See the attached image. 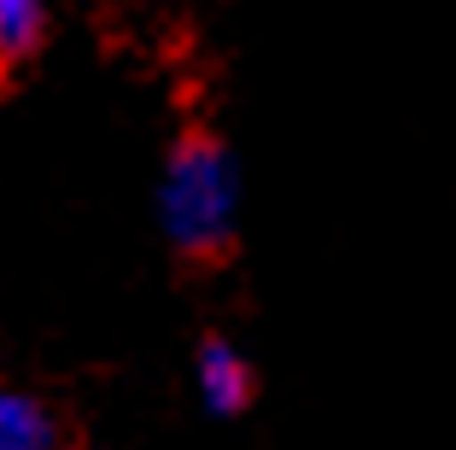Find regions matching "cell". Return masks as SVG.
<instances>
[{"mask_svg": "<svg viewBox=\"0 0 456 450\" xmlns=\"http://www.w3.org/2000/svg\"><path fill=\"white\" fill-rule=\"evenodd\" d=\"M159 223L164 240L188 258L228 252L240 223V164L211 129H188L170 146L159 182Z\"/></svg>", "mask_w": 456, "mask_h": 450, "instance_id": "cell-1", "label": "cell"}, {"mask_svg": "<svg viewBox=\"0 0 456 450\" xmlns=\"http://www.w3.org/2000/svg\"><path fill=\"white\" fill-rule=\"evenodd\" d=\"M193 374H200V397L211 415H240L252 404V369L228 340H205Z\"/></svg>", "mask_w": 456, "mask_h": 450, "instance_id": "cell-2", "label": "cell"}, {"mask_svg": "<svg viewBox=\"0 0 456 450\" xmlns=\"http://www.w3.org/2000/svg\"><path fill=\"white\" fill-rule=\"evenodd\" d=\"M0 450H65V433L41 397L0 386Z\"/></svg>", "mask_w": 456, "mask_h": 450, "instance_id": "cell-3", "label": "cell"}, {"mask_svg": "<svg viewBox=\"0 0 456 450\" xmlns=\"http://www.w3.org/2000/svg\"><path fill=\"white\" fill-rule=\"evenodd\" d=\"M47 36V0H0V77L18 70Z\"/></svg>", "mask_w": 456, "mask_h": 450, "instance_id": "cell-4", "label": "cell"}]
</instances>
